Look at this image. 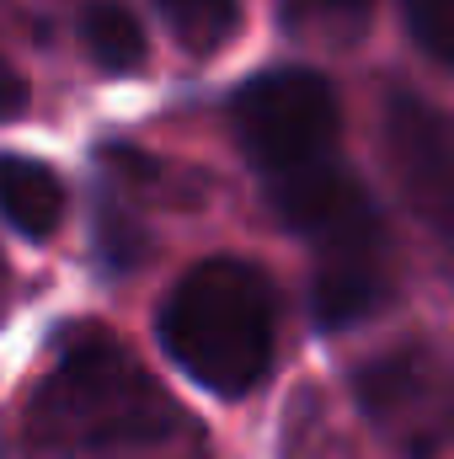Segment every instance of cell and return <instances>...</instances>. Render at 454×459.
<instances>
[{
  "label": "cell",
  "mask_w": 454,
  "mask_h": 459,
  "mask_svg": "<svg viewBox=\"0 0 454 459\" xmlns=\"http://www.w3.org/2000/svg\"><path fill=\"white\" fill-rule=\"evenodd\" d=\"M230 123L246 160L278 182L337 155V91L316 70H267L230 97Z\"/></svg>",
  "instance_id": "4"
},
{
  "label": "cell",
  "mask_w": 454,
  "mask_h": 459,
  "mask_svg": "<svg viewBox=\"0 0 454 459\" xmlns=\"http://www.w3.org/2000/svg\"><path fill=\"white\" fill-rule=\"evenodd\" d=\"M97 230H102V251H108V262H113V267H128V262L144 251L139 230L128 225L118 209H97Z\"/></svg>",
  "instance_id": "11"
},
{
  "label": "cell",
  "mask_w": 454,
  "mask_h": 459,
  "mask_svg": "<svg viewBox=\"0 0 454 459\" xmlns=\"http://www.w3.org/2000/svg\"><path fill=\"white\" fill-rule=\"evenodd\" d=\"M27 113V81L0 59V123H11V117Z\"/></svg>",
  "instance_id": "12"
},
{
  "label": "cell",
  "mask_w": 454,
  "mask_h": 459,
  "mask_svg": "<svg viewBox=\"0 0 454 459\" xmlns=\"http://www.w3.org/2000/svg\"><path fill=\"white\" fill-rule=\"evenodd\" d=\"M406 32L428 59L454 70V0H406Z\"/></svg>",
  "instance_id": "10"
},
{
  "label": "cell",
  "mask_w": 454,
  "mask_h": 459,
  "mask_svg": "<svg viewBox=\"0 0 454 459\" xmlns=\"http://www.w3.org/2000/svg\"><path fill=\"white\" fill-rule=\"evenodd\" d=\"M380 144L406 209L433 230L454 278V123L417 91L396 86L380 113Z\"/></svg>",
  "instance_id": "6"
},
{
  "label": "cell",
  "mask_w": 454,
  "mask_h": 459,
  "mask_svg": "<svg viewBox=\"0 0 454 459\" xmlns=\"http://www.w3.org/2000/svg\"><path fill=\"white\" fill-rule=\"evenodd\" d=\"M294 5L321 11V16H363L369 11V0H294Z\"/></svg>",
  "instance_id": "13"
},
{
  "label": "cell",
  "mask_w": 454,
  "mask_h": 459,
  "mask_svg": "<svg viewBox=\"0 0 454 459\" xmlns=\"http://www.w3.org/2000/svg\"><path fill=\"white\" fill-rule=\"evenodd\" d=\"M278 299L262 267L240 256H209L177 278L161 305L166 358L209 395H246L273 368Z\"/></svg>",
  "instance_id": "3"
},
{
  "label": "cell",
  "mask_w": 454,
  "mask_h": 459,
  "mask_svg": "<svg viewBox=\"0 0 454 459\" xmlns=\"http://www.w3.org/2000/svg\"><path fill=\"white\" fill-rule=\"evenodd\" d=\"M0 220L27 240H48L65 220V182L32 155H0Z\"/></svg>",
  "instance_id": "7"
},
{
  "label": "cell",
  "mask_w": 454,
  "mask_h": 459,
  "mask_svg": "<svg viewBox=\"0 0 454 459\" xmlns=\"http://www.w3.org/2000/svg\"><path fill=\"white\" fill-rule=\"evenodd\" d=\"M182 428L171 395L102 332H75L54 374L32 390L27 449L32 459H81L118 444H161Z\"/></svg>",
  "instance_id": "1"
},
{
  "label": "cell",
  "mask_w": 454,
  "mask_h": 459,
  "mask_svg": "<svg viewBox=\"0 0 454 459\" xmlns=\"http://www.w3.org/2000/svg\"><path fill=\"white\" fill-rule=\"evenodd\" d=\"M358 411L401 459H439L454 444V363L433 347H390L353 374Z\"/></svg>",
  "instance_id": "5"
},
{
  "label": "cell",
  "mask_w": 454,
  "mask_h": 459,
  "mask_svg": "<svg viewBox=\"0 0 454 459\" xmlns=\"http://www.w3.org/2000/svg\"><path fill=\"white\" fill-rule=\"evenodd\" d=\"M81 38H86V54L108 70V75H134L144 65V27L128 5L118 0H97L86 5L81 16Z\"/></svg>",
  "instance_id": "8"
},
{
  "label": "cell",
  "mask_w": 454,
  "mask_h": 459,
  "mask_svg": "<svg viewBox=\"0 0 454 459\" xmlns=\"http://www.w3.org/2000/svg\"><path fill=\"white\" fill-rule=\"evenodd\" d=\"M267 198L278 220L316 251V278H310L316 326L342 332L369 321L390 299V240L369 187L332 155L321 166L267 182Z\"/></svg>",
  "instance_id": "2"
},
{
  "label": "cell",
  "mask_w": 454,
  "mask_h": 459,
  "mask_svg": "<svg viewBox=\"0 0 454 459\" xmlns=\"http://www.w3.org/2000/svg\"><path fill=\"white\" fill-rule=\"evenodd\" d=\"M161 16L188 54H214L240 27V0H161Z\"/></svg>",
  "instance_id": "9"
}]
</instances>
